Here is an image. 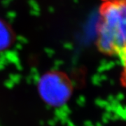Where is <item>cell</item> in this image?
Listing matches in <instances>:
<instances>
[{"instance_id": "6da1fadb", "label": "cell", "mask_w": 126, "mask_h": 126, "mask_svg": "<svg viewBox=\"0 0 126 126\" xmlns=\"http://www.w3.org/2000/svg\"><path fill=\"white\" fill-rule=\"evenodd\" d=\"M96 46L108 56H118L126 46V0H100Z\"/></svg>"}, {"instance_id": "7a4b0ae2", "label": "cell", "mask_w": 126, "mask_h": 126, "mask_svg": "<svg viewBox=\"0 0 126 126\" xmlns=\"http://www.w3.org/2000/svg\"><path fill=\"white\" fill-rule=\"evenodd\" d=\"M67 77L61 72H46L39 80L38 88L41 98L52 106L64 104L69 97L71 87Z\"/></svg>"}, {"instance_id": "3957f363", "label": "cell", "mask_w": 126, "mask_h": 126, "mask_svg": "<svg viewBox=\"0 0 126 126\" xmlns=\"http://www.w3.org/2000/svg\"><path fill=\"white\" fill-rule=\"evenodd\" d=\"M11 43L10 33L3 23L0 21V50L7 48Z\"/></svg>"}, {"instance_id": "277c9868", "label": "cell", "mask_w": 126, "mask_h": 126, "mask_svg": "<svg viewBox=\"0 0 126 126\" xmlns=\"http://www.w3.org/2000/svg\"><path fill=\"white\" fill-rule=\"evenodd\" d=\"M118 57L120 59L121 65V81L126 86V46L122 50Z\"/></svg>"}]
</instances>
